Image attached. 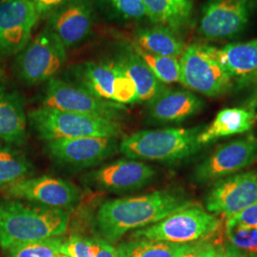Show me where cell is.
<instances>
[{"label": "cell", "mask_w": 257, "mask_h": 257, "mask_svg": "<svg viewBox=\"0 0 257 257\" xmlns=\"http://www.w3.org/2000/svg\"><path fill=\"white\" fill-rule=\"evenodd\" d=\"M119 62L136 85L137 102L151 101L165 89L137 53L128 54Z\"/></svg>", "instance_id": "cb8c5ba5"}, {"label": "cell", "mask_w": 257, "mask_h": 257, "mask_svg": "<svg viewBox=\"0 0 257 257\" xmlns=\"http://www.w3.org/2000/svg\"><path fill=\"white\" fill-rule=\"evenodd\" d=\"M32 170L30 162L19 152L0 146V190L25 179Z\"/></svg>", "instance_id": "484cf974"}, {"label": "cell", "mask_w": 257, "mask_h": 257, "mask_svg": "<svg viewBox=\"0 0 257 257\" xmlns=\"http://www.w3.org/2000/svg\"><path fill=\"white\" fill-rule=\"evenodd\" d=\"M61 245L62 239L51 237L15 244L7 250L10 257H58Z\"/></svg>", "instance_id": "83f0119b"}, {"label": "cell", "mask_w": 257, "mask_h": 257, "mask_svg": "<svg viewBox=\"0 0 257 257\" xmlns=\"http://www.w3.org/2000/svg\"><path fill=\"white\" fill-rule=\"evenodd\" d=\"M112 6L127 19H139L148 17V12L142 0H110Z\"/></svg>", "instance_id": "1f68e13d"}, {"label": "cell", "mask_w": 257, "mask_h": 257, "mask_svg": "<svg viewBox=\"0 0 257 257\" xmlns=\"http://www.w3.org/2000/svg\"><path fill=\"white\" fill-rule=\"evenodd\" d=\"M204 128H168L140 131L124 138L119 151L131 159L176 162L194 156L202 145L198 137Z\"/></svg>", "instance_id": "3957f363"}, {"label": "cell", "mask_w": 257, "mask_h": 257, "mask_svg": "<svg viewBox=\"0 0 257 257\" xmlns=\"http://www.w3.org/2000/svg\"><path fill=\"white\" fill-rule=\"evenodd\" d=\"M35 3L39 14H44L63 4L66 0H31Z\"/></svg>", "instance_id": "74e56055"}, {"label": "cell", "mask_w": 257, "mask_h": 257, "mask_svg": "<svg viewBox=\"0 0 257 257\" xmlns=\"http://www.w3.org/2000/svg\"><path fill=\"white\" fill-rule=\"evenodd\" d=\"M28 117L38 137L48 141L78 138H117L121 127L116 120L42 107Z\"/></svg>", "instance_id": "277c9868"}, {"label": "cell", "mask_w": 257, "mask_h": 257, "mask_svg": "<svg viewBox=\"0 0 257 257\" xmlns=\"http://www.w3.org/2000/svg\"><path fill=\"white\" fill-rule=\"evenodd\" d=\"M196 205L182 193L168 190L115 199L99 208L96 226L107 241L115 242L128 230L156 224L176 211Z\"/></svg>", "instance_id": "6da1fadb"}, {"label": "cell", "mask_w": 257, "mask_h": 257, "mask_svg": "<svg viewBox=\"0 0 257 257\" xmlns=\"http://www.w3.org/2000/svg\"><path fill=\"white\" fill-rule=\"evenodd\" d=\"M149 115L161 123H176L202 110L203 101L190 91L165 88L149 101Z\"/></svg>", "instance_id": "e0dca14e"}, {"label": "cell", "mask_w": 257, "mask_h": 257, "mask_svg": "<svg viewBox=\"0 0 257 257\" xmlns=\"http://www.w3.org/2000/svg\"><path fill=\"white\" fill-rule=\"evenodd\" d=\"M70 220L64 209L29 206L0 197V246L4 249L19 243L57 237Z\"/></svg>", "instance_id": "7a4b0ae2"}, {"label": "cell", "mask_w": 257, "mask_h": 257, "mask_svg": "<svg viewBox=\"0 0 257 257\" xmlns=\"http://www.w3.org/2000/svg\"><path fill=\"white\" fill-rule=\"evenodd\" d=\"M179 63L180 83L192 91L215 97L229 92L233 86V78L214 55V47H187Z\"/></svg>", "instance_id": "8992f818"}, {"label": "cell", "mask_w": 257, "mask_h": 257, "mask_svg": "<svg viewBox=\"0 0 257 257\" xmlns=\"http://www.w3.org/2000/svg\"><path fill=\"white\" fill-rule=\"evenodd\" d=\"M98 251L96 257H118L117 250L105 239H96Z\"/></svg>", "instance_id": "8d00e7d4"}, {"label": "cell", "mask_w": 257, "mask_h": 257, "mask_svg": "<svg viewBox=\"0 0 257 257\" xmlns=\"http://www.w3.org/2000/svg\"><path fill=\"white\" fill-rule=\"evenodd\" d=\"M98 244L96 239L74 235L62 242L60 253L68 257H96Z\"/></svg>", "instance_id": "4dcf8cb0"}, {"label": "cell", "mask_w": 257, "mask_h": 257, "mask_svg": "<svg viewBox=\"0 0 257 257\" xmlns=\"http://www.w3.org/2000/svg\"><path fill=\"white\" fill-rule=\"evenodd\" d=\"M138 98L137 88L122 64L116 63V74L113 85L112 101L119 104L136 103Z\"/></svg>", "instance_id": "f546056e"}, {"label": "cell", "mask_w": 257, "mask_h": 257, "mask_svg": "<svg viewBox=\"0 0 257 257\" xmlns=\"http://www.w3.org/2000/svg\"><path fill=\"white\" fill-rule=\"evenodd\" d=\"M9 1H12V0H0V5H1V4H4V3H7V2H9Z\"/></svg>", "instance_id": "f35d334b"}, {"label": "cell", "mask_w": 257, "mask_h": 257, "mask_svg": "<svg viewBox=\"0 0 257 257\" xmlns=\"http://www.w3.org/2000/svg\"><path fill=\"white\" fill-rule=\"evenodd\" d=\"M39 16L31 0H12L0 5V55H18L27 46Z\"/></svg>", "instance_id": "7c38bea8"}, {"label": "cell", "mask_w": 257, "mask_h": 257, "mask_svg": "<svg viewBox=\"0 0 257 257\" xmlns=\"http://www.w3.org/2000/svg\"><path fill=\"white\" fill-rule=\"evenodd\" d=\"M257 161V139L252 136L230 141L217 148L195 167L196 183H209L234 175Z\"/></svg>", "instance_id": "9c48e42d"}, {"label": "cell", "mask_w": 257, "mask_h": 257, "mask_svg": "<svg viewBox=\"0 0 257 257\" xmlns=\"http://www.w3.org/2000/svg\"><path fill=\"white\" fill-rule=\"evenodd\" d=\"M116 63L87 62L77 68L83 88L98 98L112 101Z\"/></svg>", "instance_id": "603a6c76"}, {"label": "cell", "mask_w": 257, "mask_h": 257, "mask_svg": "<svg viewBox=\"0 0 257 257\" xmlns=\"http://www.w3.org/2000/svg\"><path fill=\"white\" fill-rule=\"evenodd\" d=\"M214 257H249L246 253L234 248L230 243L227 245H218L215 247V255Z\"/></svg>", "instance_id": "d590c367"}, {"label": "cell", "mask_w": 257, "mask_h": 257, "mask_svg": "<svg viewBox=\"0 0 257 257\" xmlns=\"http://www.w3.org/2000/svg\"><path fill=\"white\" fill-rule=\"evenodd\" d=\"M237 83L240 88L247 87L249 89V93L245 101V109L255 110L257 108V72L238 80Z\"/></svg>", "instance_id": "e575fe53"}, {"label": "cell", "mask_w": 257, "mask_h": 257, "mask_svg": "<svg viewBox=\"0 0 257 257\" xmlns=\"http://www.w3.org/2000/svg\"><path fill=\"white\" fill-rule=\"evenodd\" d=\"M1 190L11 198L24 199L56 209L74 206L80 195L74 184L50 176L25 178Z\"/></svg>", "instance_id": "5bb4252c"}, {"label": "cell", "mask_w": 257, "mask_h": 257, "mask_svg": "<svg viewBox=\"0 0 257 257\" xmlns=\"http://www.w3.org/2000/svg\"><path fill=\"white\" fill-rule=\"evenodd\" d=\"M27 118L19 95L0 87V139L9 144L25 140Z\"/></svg>", "instance_id": "d6986e66"}, {"label": "cell", "mask_w": 257, "mask_h": 257, "mask_svg": "<svg viewBox=\"0 0 257 257\" xmlns=\"http://www.w3.org/2000/svg\"><path fill=\"white\" fill-rule=\"evenodd\" d=\"M47 149L60 165L86 168L113 156L119 147L116 138H78L48 141Z\"/></svg>", "instance_id": "4fadbf2b"}, {"label": "cell", "mask_w": 257, "mask_h": 257, "mask_svg": "<svg viewBox=\"0 0 257 257\" xmlns=\"http://www.w3.org/2000/svg\"><path fill=\"white\" fill-rule=\"evenodd\" d=\"M215 246L206 240L190 243L188 248L180 257H214Z\"/></svg>", "instance_id": "d6a6232c"}, {"label": "cell", "mask_w": 257, "mask_h": 257, "mask_svg": "<svg viewBox=\"0 0 257 257\" xmlns=\"http://www.w3.org/2000/svg\"><path fill=\"white\" fill-rule=\"evenodd\" d=\"M255 111L245 108H228L220 110L208 128L200 133L201 145L213 142L218 138L244 134L254 125Z\"/></svg>", "instance_id": "ac0fdd59"}, {"label": "cell", "mask_w": 257, "mask_h": 257, "mask_svg": "<svg viewBox=\"0 0 257 257\" xmlns=\"http://www.w3.org/2000/svg\"><path fill=\"white\" fill-rule=\"evenodd\" d=\"M135 50L160 82L165 84L180 82V63L177 58L154 55L137 45L135 46Z\"/></svg>", "instance_id": "4316f807"}, {"label": "cell", "mask_w": 257, "mask_h": 257, "mask_svg": "<svg viewBox=\"0 0 257 257\" xmlns=\"http://www.w3.org/2000/svg\"><path fill=\"white\" fill-rule=\"evenodd\" d=\"M49 22L50 29L65 48H71L89 35L92 28V9L86 0H71L56 8Z\"/></svg>", "instance_id": "2e32d148"}, {"label": "cell", "mask_w": 257, "mask_h": 257, "mask_svg": "<svg viewBox=\"0 0 257 257\" xmlns=\"http://www.w3.org/2000/svg\"><path fill=\"white\" fill-rule=\"evenodd\" d=\"M66 58L63 43L50 28H46L18 54L15 68L23 82L34 85L53 78Z\"/></svg>", "instance_id": "52a82bcc"}, {"label": "cell", "mask_w": 257, "mask_h": 257, "mask_svg": "<svg viewBox=\"0 0 257 257\" xmlns=\"http://www.w3.org/2000/svg\"><path fill=\"white\" fill-rule=\"evenodd\" d=\"M206 209L226 219L257 204V173L245 172L216 180L205 199Z\"/></svg>", "instance_id": "30bf717a"}, {"label": "cell", "mask_w": 257, "mask_h": 257, "mask_svg": "<svg viewBox=\"0 0 257 257\" xmlns=\"http://www.w3.org/2000/svg\"><path fill=\"white\" fill-rule=\"evenodd\" d=\"M255 118H256V119H257V114H256V115H255Z\"/></svg>", "instance_id": "60d3db41"}, {"label": "cell", "mask_w": 257, "mask_h": 257, "mask_svg": "<svg viewBox=\"0 0 257 257\" xmlns=\"http://www.w3.org/2000/svg\"><path fill=\"white\" fill-rule=\"evenodd\" d=\"M155 175V170L143 162L119 160L92 172L88 178L91 183L104 190L128 192L144 187Z\"/></svg>", "instance_id": "9a60e30c"}, {"label": "cell", "mask_w": 257, "mask_h": 257, "mask_svg": "<svg viewBox=\"0 0 257 257\" xmlns=\"http://www.w3.org/2000/svg\"><path fill=\"white\" fill-rule=\"evenodd\" d=\"M220 226L219 218L196 205L167 216L156 224L136 230V239L189 244L211 236Z\"/></svg>", "instance_id": "5b68a950"}, {"label": "cell", "mask_w": 257, "mask_h": 257, "mask_svg": "<svg viewBox=\"0 0 257 257\" xmlns=\"http://www.w3.org/2000/svg\"><path fill=\"white\" fill-rule=\"evenodd\" d=\"M58 257H68V256H65V255H63V254H60V255H59V256Z\"/></svg>", "instance_id": "ab89813d"}, {"label": "cell", "mask_w": 257, "mask_h": 257, "mask_svg": "<svg viewBox=\"0 0 257 257\" xmlns=\"http://www.w3.org/2000/svg\"><path fill=\"white\" fill-rule=\"evenodd\" d=\"M43 107L116 120L124 105L96 97L82 86L51 78L47 85Z\"/></svg>", "instance_id": "ba28073f"}, {"label": "cell", "mask_w": 257, "mask_h": 257, "mask_svg": "<svg viewBox=\"0 0 257 257\" xmlns=\"http://www.w3.org/2000/svg\"><path fill=\"white\" fill-rule=\"evenodd\" d=\"M189 245L136 239L120 244L116 250L118 257H180Z\"/></svg>", "instance_id": "d4e9b609"}, {"label": "cell", "mask_w": 257, "mask_h": 257, "mask_svg": "<svg viewBox=\"0 0 257 257\" xmlns=\"http://www.w3.org/2000/svg\"><path fill=\"white\" fill-rule=\"evenodd\" d=\"M137 44L148 53L175 58L181 57L186 50L183 41L175 32L161 25L139 30L137 34Z\"/></svg>", "instance_id": "7402d4cb"}, {"label": "cell", "mask_w": 257, "mask_h": 257, "mask_svg": "<svg viewBox=\"0 0 257 257\" xmlns=\"http://www.w3.org/2000/svg\"><path fill=\"white\" fill-rule=\"evenodd\" d=\"M214 55L237 81L257 72V39L214 48Z\"/></svg>", "instance_id": "ffe728a7"}, {"label": "cell", "mask_w": 257, "mask_h": 257, "mask_svg": "<svg viewBox=\"0 0 257 257\" xmlns=\"http://www.w3.org/2000/svg\"><path fill=\"white\" fill-rule=\"evenodd\" d=\"M148 17L161 26L175 31L186 27L193 16V0H142Z\"/></svg>", "instance_id": "44dd1931"}, {"label": "cell", "mask_w": 257, "mask_h": 257, "mask_svg": "<svg viewBox=\"0 0 257 257\" xmlns=\"http://www.w3.org/2000/svg\"><path fill=\"white\" fill-rule=\"evenodd\" d=\"M225 231L231 246L249 257L257 255V230L226 221Z\"/></svg>", "instance_id": "f1b7e54d"}, {"label": "cell", "mask_w": 257, "mask_h": 257, "mask_svg": "<svg viewBox=\"0 0 257 257\" xmlns=\"http://www.w3.org/2000/svg\"><path fill=\"white\" fill-rule=\"evenodd\" d=\"M251 9V0H207L199 33L209 40L232 39L248 25Z\"/></svg>", "instance_id": "8fae6325"}, {"label": "cell", "mask_w": 257, "mask_h": 257, "mask_svg": "<svg viewBox=\"0 0 257 257\" xmlns=\"http://www.w3.org/2000/svg\"><path fill=\"white\" fill-rule=\"evenodd\" d=\"M226 221L257 230V204L249 206Z\"/></svg>", "instance_id": "836d02e7"}]
</instances>
